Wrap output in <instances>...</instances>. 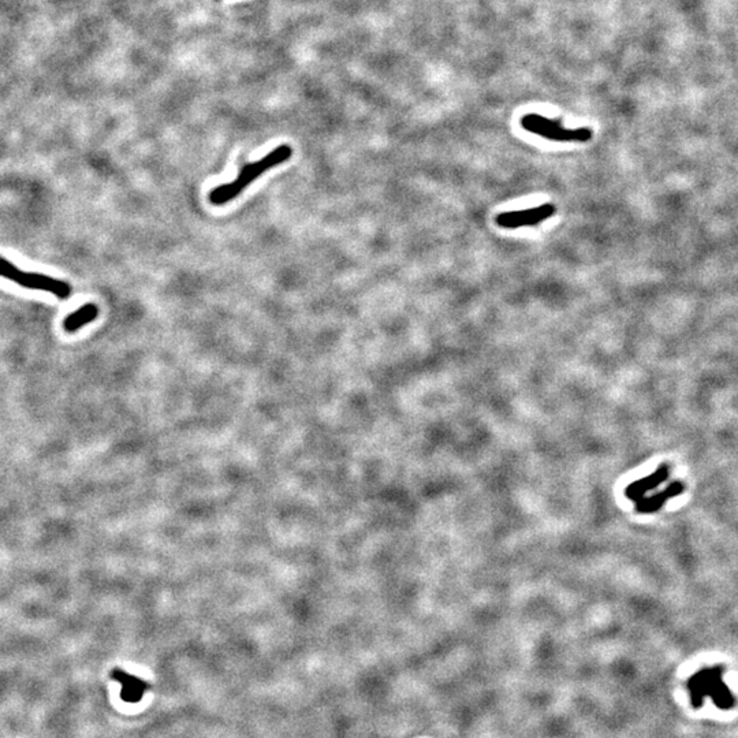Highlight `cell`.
I'll return each mask as SVG.
<instances>
[{"label":"cell","instance_id":"3","mask_svg":"<svg viewBox=\"0 0 738 738\" xmlns=\"http://www.w3.org/2000/svg\"><path fill=\"white\" fill-rule=\"evenodd\" d=\"M521 126L527 131L558 143H588L593 133L588 128L566 129L561 121L549 119L537 114H528L521 118Z\"/></svg>","mask_w":738,"mask_h":738},{"label":"cell","instance_id":"1","mask_svg":"<svg viewBox=\"0 0 738 738\" xmlns=\"http://www.w3.org/2000/svg\"><path fill=\"white\" fill-rule=\"evenodd\" d=\"M292 155H293L292 148L289 145H280V147L275 148L274 150H271L268 155H265L258 162L246 163L241 168L238 177L233 182L219 184L211 190V193L208 196L209 203L219 206V205H224V204L233 202L249 184L255 182L264 172L287 162L292 158Z\"/></svg>","mask_w":738,"mask_h":738},{"label":"cell","instance_id":"5","mask_svg":"<svg viewBox=\"0 0 738 738\" xmlns=\"http://www.w3.org/2000/svg\"><path fill=\"white\" fill-rule=\"evenodd\" d=\"M112 680L122 685L121 699L126 703H138L144 698L149 685L144 680L130 676L121 668L112 670Z\"/></svg>","mask_w":738,"mask_h":738},{"label":"cell","instance_id":"6","mask_svg":"<svg viewBox=\"0 0 738 738\" xmlns=\"http://www.w3.org/2000/svg\"><path fill=\"white\" fill-rule=\"evenodd\" d=\"M99 316V308L94 304H85L79 309H77L73 314H69L63 321V329L66 332H77L81 327H84L88 323H92L93 320Z\"/></svg>","mask_w":738,"mask_h":738},{"label":"cell","instance_id":"2","mask_svg":"<svg viewBox=\"0 0 738 738\" xmlns=\"http://www.w3.org/2000/svg\"><path fill=\"white\" fill-rule=\"evenodd\" d=\"M0 277L16 282L19 286L31 290H41L56 295L60 299H67L72 295V287L67 282L55 277H47L38 272L21 271L13 263L0 258Z\"/></svg>","mask_w":738,"mask_h":738},{"label":"cell","instance_id":"4","mask_svg":"<svg viewBox=\"0 0 738 738\" xmlns=\"http://www.w3.org/2000/svg\"><path fill=\"white\" fill-rule=\"evenodd\" d=\"M555 214V205L543 204L529 209L522 211H510L498 215L497 224L502 228H519V227H531L537 226L541 221L550 219Z\"/></svg>","mask_w":738,"mask_h":738}]
</instances>
